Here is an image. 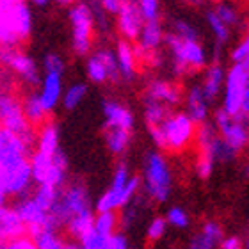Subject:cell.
<instances>
[{
	"label": "cell",
	"mask_w": 249,
	"mask_h": 249,
	"mask_svg": "<svg viewBox=\"0 0 249 249\" xmlns=\"http://www.w3.org/2000/svg\"><path fill=\"white\" fill-rule=\"evenodd\" d=\"M139 189L141 178L132 175L128 166L121 162L116 166L112 182L107 187V191L94 203V210L96 212H118L121 208H126L135 199Z\"/></svg>",
	"instance_id": "5"
},
{
	"label": "cell",
	"mask_w": 249,
	"mask_h": 249,
	"mask_svg": "<svg viewBox=\"0 0 249 249\" xmlns=\"http://www.w3.org/2000/svg\"><path fill=\"white\" fill-rule=\"evenodd\" d=\"M62 77L64 75H61V73H45L41 77V82H39L37 94H39L43 109L48 116L52 114L53 110L57 109V105L61 104L62 91H64Z\"/></svg>",
	"instance_id": "18"
},
{
	"label": "cell",
	"mask_w": 249,
	"mask_h": 249,
	"mask_svg": "<svg viewBox=\"0 0 249 249\" xmlns=\"http://www.w3.org/2000/svg\"><path fill=\"white\" fill-rule=\"evenodd\" d=\"M183 52H185L187 68L203 70L207 66V53L199 41H183Z\"/></svg>",
	"instance_id": "28"
},
{
	"label": "cell",
	"mask_w": 249,
	"mask_h": 249,
	"mask_svg": "<svg viewBox=\"0 0 249 249\" xmlns=\"http://www.w3.org/2000/svg\"><path fill=\"white\" fill-rule=\"evenodd\" d=\"M175 34H177L182 41H199V39H197V31L191 23H187L185 20L175 21Z\"/></svg>",
	"instance_id": "35"
},
{
	"label": "cell",
	"mask_w": 249,
	"mask_h": 249,
	"mask_svg": "<svg viewBox=\"0 0 249 249\" xmlns=\"http://www.w3.org/2000/svg\"><path fill=\"white\" fill-rule=\"evenodd\" d=\"M223 228L221 224L215 223V221H208V223L203 224L201 231L197 235L196 239L192 240L197 248L201 249H215L219 246V242L224 239L223 237Z\"/></svg>",
	"instance_id": "24"
},
{
	"label": "cell",
	"mask_w": 249,
	"mask_h": 249,
	"mask_svg": "<svg viewBox=\"0 0 249 249\" xmlns=\"http://www.w3.org/2000/svg\"><path fill=\"white\" fill-rule=\"evenodd\" d=\"M43 70H45V73H61V75H64L66 62H64V59L59 53L48 52L43 57Z\"/></svg>",
	"instance_id": "32"
},
{
	"label": "cell",
	"mask_w": 249,
	"mask_h": 249,
	"mask_svg": "<svg viewBox=\"0 0 249 249\" xmlns=\"http://www.w3.org/2000/svg\"><path fill=\"white\" fill-rule=\"evenodd\" d=\"M32 151L34 144L0 126V207H9L34 187Z\"/></svg>",
	"instance_id": "1"
},
{
	"label": "cell",
	"mask_w": 249,
	"mask_h": 249,
	"mask_svg": "<svg viewBox=\"0 0 249 249\" xmlns=\"http://www.w3.org/2000/svg\"><path fill=\"white\" fill-rule=\"evenodd\" d=\"M2 4H5V5H13V4H18V2H21V0H0Z\"/></svg>",
	"instance_id": "45"
},
{
	"label": "cell",
	"mask_w": 249,
	"mask_h": 249,
	"mask_svg": "<svg viewBox=\"0 0 249 249\" xmlns=\"http://www.w3.org/2000/svg\"><path fill=\"white\" fill-rule=\"evenodd\" d=\"M144 100H151V102L162 104L166 107H175L182 100V89L178 88L177 84L157 78L146 86Z\"/></svg>",
	"instance_id": "19"
},
{
	"label": "cell",
	"mask_w": 249,
	"mask_h": 249,
	"mask_svg": "<svg viewBox=\"0 0 249 249\" xmlns=\"http://www.w3.org/2000/svg\"><path fill=\"white\" fill-rule=\"evenodd\" d=\"M213 159L207 155H197V160H196V173L197 177L201 178V180H207V178L212 177L213 173Z\"/></svg>",
	"instance_id": "37"
},
{
	"label": "cell",
	"mask_w": 249,
	"mask_h": 249,
	"mask_svg": "<svg viewBox=\"0 0 249 249\" xmlns=\"http://www.w3.org/2000/svg\"><path fill=\"white\" fill-rule=\"evenodd\" d=\"M0 126L36 146V128L25 120L21 100L16 98L13 93H4L0 98Z\"/></svg>",
	"instance_id": "10"
},
{
	"label": "cell",
	"mask_w": 249,
	"mask_h": 249,
	"mask_svg": "<svg viewBox=\"0 0 249 249\" xmlns=\"http://www.w3.org/2000/svg\"><path fill=\"white\" fill-rule=\"evenodd\" d=\"M183 2H187V4H191V5H199V4H201V0H183Z\"/></svg>",
	"instance_id": "46"
},
{
	"label": "cell",
	"mask_w": 249,
	"mask_h": 249,
	"mask_svg": "<svg viewBox=\"0 0 249 249\" xmlns=\"http://www.w3.org/2000/svg\"><path fill=\"white\" fill-rule=\"evenodd\" d=\"M191 249H201V248H197L196 244H194V242H192V246H191Z\"/></svg>",
	"instance_id": "50"
},
{
	"label": "cell",
	"mask_w": 249,
	"mask_h": 249,
	"mask_svg": "<svg viewBox=\"0 0 249 249\" xmlns=\"http://www.w3.org/2000/svg\"><path fill=\"white\" fill-rule=\"evenodd\" d=\"M104 249H130L128 248V239L124 237V233L116 231V233L107 240V244H105Z\"/></svg>",
	"instance_id": "39"
},
{
	"label": "cell",
	"mask_w": 249,
	"mask_h": 249,
	"mask_svg": "<svg viewBox=\"0 0 249 249\" xmlns=\"http://www.w3.org/2000/svg\"><path fill=\"white\" fill-rule=\"evenodd\" d=\"M164 41L169 47V52L173 55V68L177 75H183L189 70L185 62V52H183V41L175 34V32H167L164 34Z\"/></svg>",
	"instance_id": "26"
},
{
	"label": "cell",
	"mask_w": 249,
	"mask_h": 249,
	"mask_svg": "<svg viewBox=\"0 0 249 249\" xmlns=\"http://www.w3.org/2000/svg\"><path fill=\"white\" fill-rule=\"evenodd\" d=\"M116 18H118V32L121 34V39L128 43L137 41L141 29L144 25L137 2L135 0H123Z\"/></svg>",
	"instance_id": "15"
},
{
	"label": "cell",
	"mask_w": 249,
	"mask_h": 249,
	"mask_svg": "<svg viewBox=\"0 0 249 249\" xmlns=\"http://www.w3.org/2000/svg\"><path fill=\"white\" fill-rule=\"evenodd\" d=\"M104 137H105V146H107V150H109L112 155L120 157L128 150L130 141H132V132L109 128V130H104Z\"/></svg>",
	"instance_id": "25"
},
{
	"label": "cell",
	"mask_w": 249,
	"mask_h": 249,
	"mask_svg": "<svg viewBox=\"0 0 249 249\" xmlns=\"http://www.w3.org/2000/svg\"><path fill=\"white\" fill-rule=\"evenodd\" d=\"M31 167L36 185L57 191L68 182V159L61 148L59 126L53 121H47L39 126L36 146L31 155Z\"/></svg>",
	"instance_id": "3"
},
{
	"label": "cell",
	"mask_w": 249,
	"mask_h": 249,
	"mask_svg": "<svg viewBox=\"0 0 249 249\" xmlns=\"http://www.w3.org/2000/svg\"><path fill=\"white\" fill-rule=\"evenodd\" d=\"M246 71H248V70H246ZM240 114L248 116V118H249V71H248V78H246L244 100H242V109H240Z\"/></svg>",
	"instance_id": "42"
},
{
	"label": "cell",
	"mask_w": 249,
	"mask_h": 249,
	"mask_svg": "<svg viewBox=\"0 0 249 249\" xmlns=\"http://www.w3.org/2000/svg\"><path fill=\"white\" fill-rule=\"evenodd\" d=\"M21 109H23L25 120L29 121V124L34 126V128L47 123L48 114L45 112V109H43L41 100H39L37 91H31L25 98L21 100Z\"/></svg>",
	"instance_id": "23"
},
{
	"label": "cell",
	"mask_w": 249,
	"mask_h": 249,
	"mask_svg": "<svg viewBox=\"0 0 249 249\" xmlns=\"http://www.w3.org/2000/svg\"><path fill=\"white\" fill-rule=\"evenodd\" d=\"M34 16L27 0L0 9V48L20 47L32 34Z\"/></svg>",
	"instance_id": "6"
},
{
	"label": "cell",
	"mask_w": 249,
	"mask_h": 249,
	"mask_svg": "<svg viewBox=\"0 0 249 249\" xmlns=\"http://www.w3.org/2000/svg\"><path fill=\"white\" fill-rule=\"evenodd\" d=\"M55 4H59V5H68V7H71V5H75V4H78L80 0H53Z\"/></svg>",
	"instance_id": "43"
},
{
	"label": "cell",
	"mask_w": 249,
	"mask_h": 249,
	"mask_svg": "<svg viewBox=\"0 0 249 249\" xmlns=\"http://www.w3.org/2000/svg\"><path fill=\"white\" fill-rule=\"evenodd\" d=\"M166 228H167L166 219H164V217H155L150 224H148L146 237H148V240L155 242V240H159V239H162V237H164V233H166Z\"/></svg>",
	"instance_id": "36"
},
{
	"label": "cell",
	"mask_w": 249,
	"mask_h": 249,
	"mask_svg": "<svg viewBox=\"0 0 249 249\" xmlns=\"http://www.w3.org/2000/svg\"><path fill=\"white\" fill-rule=\"evenodd\" d=\"M102 112H104V130L116 128L134 132L135 118L126 105L120 104L116 100L105 98L102 102Z\"/></svg>",
	"instance_id": "16"
},
{
	"label": "cell",
	"mask_w": 249,
	"mask_h": 249,
	"mask_svg": "<svg viewBox=\"0 0 249 249\" xmlns=\"http://www.w3.org/2000/svg\"><path fill=\"white\" fill-rule=\"evenodd\" d=\"M244 248H246V249H249V240H248V242H246V246H244Z\"/></svg>",
	"instance_id": "51"
},
{
	"label": "cell",
	"mask_w": 249,
	"mask_h": 249,
	"mask_svg": "<svg viewBox=\"0 0 249 249\" xmlns=\"http://www.w3.org/2000/svg\"><path fill=\"white\" fill-rule=\"evenodd\" d=\"M100 5H102V9L107 13V15H118V11L121 7V2L123 0H98Z\"/></svg>",
	"instance_id": "41"
},
{
	"label": "cell",
	"mask_w": 249,
	"mask_h": 249,
	"mask_svg": "<svg viewBox=\"0 0 249 249\" xmlns=\"http://www.w3.org/2000/svg\"><path fill=\"white\" fill-rule=\"evenodd\" d=\"M169 114H171L169 107L157 104V102H151V100H144V121L148 128L160 126Z\"/></svg>",
	"instance_id": "29"
},
{
	"label": "cell",
	"mask_w": 249,
	"mask_h": 249,
	"mask_svg": "<svg viewBox=\"0 0 249 249\" xmlns=\"http://www.w3.org/2000/svg\"><path fill=\"white\" fill-rule=\"evenodd\" d=\"M32 5H37V7H45L47 4H50L52 0H29Z\"/></svg>",
	"instance_id": "44"
},
{
	"label": "cell",
	"mask_w": 249,
	"mask_h": 249,
	"mask_svg": "<svg viewBox=\"0 0 249 249\" xmlns=\"http://www.w3.org/2000/svg\"><path fill=\"white\" fill-rule=\"evenodd\" d=\"M248 148H249V118H248Z\"/></svg>",
	"instance_id": "49"
},
{
	"label": "cell",
	"mask_w": 249,
	"mask_h": 249,
	"mask_svg": "<svg viewBox=\"0 0 249 249\" xmlns=\"http://www.w3.org/2000/svg\"><path fill=\"white\" fill-rule=\"evenodd\" d=\"M160 130L166 141V150L180 153L196 141L197 124L187 116V112H171L160 124Z\"/></svg>",
	"instance_id": "9"
},
{
	"label": "cell",
	"mask_w": 249,
	"mask_h": 249,
	"mask_svg": "<svg viewBox=\"0 0 249 249\" xmlns=\"http://www.w3.org/2000/svg\"><path fill=\"white\" fill-rule=\"evenodd\" d=\"M141 185L144 187V192L157 203H166L171 196L173 177L166 157L160 151H150L144 157V167H142V178Z\"/></svg>",
	"instance_id": "7"
},
{
	"label": "cell",
	"mask_w": 249,
	"mask_h": 249,
	"mask_svg": "<svg viewBox=\"0 0 249 249\" xmlns=\"http://www.w3.org/2000/svg\"><path fill=\"white\" fill-rule=\"evenodd\" d=\"M68 20L71 29V50L78 57H86L91 53L94 39V18L93 11L86 2H78L68 11Z\"/></svg>",
	"instance_id": "8"
},
{
	"label": "cell",
	"mask_w": 249,
	"mask_h": 249,
	"mask_svg": "<svg viewBox=\"0 0 249 249\" xmlns=\"http://www.w3.org/2000/svg\"><path fill=\"white\" fill-rule=\"evenodd\" d=\"M55 189L45 185L32 187L31 191L25 192L23 196L11 203L9 207L13 212L18 215L21 224L25 226V231L32 228H39L43 224H47L48 215H50V208H52L53 197H55Z\"/></svg>",
	"instance_id": "4"
},
{
	"label": "cell",
	"mask_w": 249,
	"mask_h": 249,
	"mask_svg": "<svg viewBox=\"0 0 249 249\" xmlns=\"http://www.w3.org/2000/svg\"><path fill=\"white\" fill-rule=\"evenodd\" d=\"M116 62H118V70H120V77L126 82H132L137 75V59L134 53V43H128L124 39H120L116 43Z\"/></svg>",
	"instance_id": "20"
},
{
	"label": "cell",
	"mask_w": 249,
	"mask_h": 249,
	"mask_svg": "<svg viewBox=\"0 0 249 249\" xmlns=\"http://www.w3.org/2000/svg\"><path fill=\"white\" fill-rule=\"evenodd\" d=\"M213 123L219 130V137L235 155L248 148V116L239 114L231 118L228 112L219 109L213 116Z\"/></svg>",
	"instance_id": "12"
},
{
	"label": "cell",
	"mask_w": 249,
	"mask_h": 249,
	"mask_svg": "<svg viewBox=\"0 0 249 249\" xmlns=\"http://www.w3.org/2000/svg\"><path fill=\"white\" fill-rule=\"evenodd\" d=\"M27 237L31 239L34 249H68V246L73 242V239L52 224H43L39 228L29 230Z\"/></svg>",
	"instance_id": "17"
},
{
	"label": "cell",
	"mask_w": 249,
	"mask_h": 249,
	"mask_svg": "<svg viewBox=\"0 0 249 249\" xmlns=\"http://www.w3.org/2000/svg\"><path fill=\"white\" fill-rule=\"evenodd\" d=\"M249 59V27H248V34H246L244 41L240 43L239 47L233 48L231 52V61L233 64H242Z\"/></svg>",
	"instance_id": "38"
},
{
	"label": "cell",
	"mask_w": 249,
	"mask_h": 249,
	"mask_svg": "<svg viewBox=\"0 0 249 249\" xmlns=\"http://www.w3.org/2000/svg\"><path fill=\"white\" fill-rule=\"evenodd\" d=\"M213 13L221 18V21H223L224 25L228 27H233L239 23V13H237V9L235 7H231L230 4H217V7L213 9Z\"/></svg>",
	"instance_id": "33"
},
{
	"label": "cell",
	"mask_w": 249,
	"mask_h": 249,
	"mask_svg": "<svg viewBox=\"0 0 249 249\" xmlns=\"http://www.w3.org/2000/svg\"><path fill=\"white\" fill-rule=\"evenodd\" d=\"M2 94H4V91H2V88H0V98H2Z\"/></svg>",
	"instance_id": "52"
},
{
	"label": "cell",
	"mask_w": 249,
	"mask_h": 249,
	"mask_svg": "<svg viewBox=\"0 0 249 249\" xmlns=\"http://www.w3.org/2000/svg\"><path fill=\"white\" fill-rule=\"evenodd\" d=\"M86 96H88V84L75 82L62 91L61 105L66 110H75L86 100Z\"/></svg>",
	"instance_id": "27"
},
{
	"label": "cell",
	"mask_w": 249,
	"mask_h": 249,
	"mask_svg": "<svg viewBox=\"0 0 249 249\" xmlns=\"http://www.w3.org/2000/svg\"><path fill=\"white\" fill-rule=\"evenodd\" d=\"M207 21H208V25H210V29H212V32L215 34V37H217L219 43H226V41H228L230 29L224 25L223 21H221V18H219V16L213 13V9L207 13Z\"/></svg>",
	"instance_id": "30"
},
{
	"label": "cell",
	"mask_w": 249,
	"mask_h": 249,
	"mask_svg": "<svg viewBox=\"0 0 249 249\" xmlns=\"http://www.w3.org/2000/svg\"><path fill=\"white\" fill-rule=\"evenodd\" d=\"M246 78H248V71L242 64H233L224 77V98L221 109L228 112L231 118L239 116L240 109H242Z\"/></svg>",
	"instance_id": "14"
},
{
	"label": "cell",
	"mask_w": 249,
	"mask_h": 249,
	"mask_svg": "<svg viewBox=\"0 0 249 249\" xmlns=\"http://www.w3.org/2000/svg\"><path fill=\"white\" fill-rule=\"evenodd\" d=\"M166 223L167 224H171V226H175V228H187L189 226V213L183 210V208H180V207H173V208H169L167 210V215L166 217Z\"/></svg>",
	"instance_id": "34"
},
{
	"label": "cell",
	"mask_w": 249,
	"mask_h": 249,
	"mask_svg": "<svg viewBox=\"0 0 249 249\" xmlns=\"http://www.w3.org/2000/svg\"><path fill=\"white\" fill-rule=\"evenodd\" d=\"M244 177H246V178H249V162L246 164V167H244Z\"/></svg>",
	"instance_id": "47"
},
{
	"label": "cell",
	"mask_w": 249,
	"mask_h": 249,
	"mask_svg": "<svg viewBox=\"0 0 249 249\" xmlns=\"http://www.w3.org/2000/svg\"><path fill=\"white\" fill-rule=\"evenodd\" d=\"M224 77H226V73H224L223 64L219 62V59H213V62L208 66L201 86V91L205 94L207 102H213L219 96V93H221V89L224 86Z\"/></svg>",
	"instance_id": "21"
},
{
	"label": "cell",
	"mask_w": 249,
	"mask_h": 249,
	"mask_svg": "<svg viewBox=\"0 0 249 249\" xmlns=\"http://www.w3.org/2000/svg\"><path fill=\"white\" fill-rule=\"evenodd\" d=\"M217 249H246V248H244V242H242L240 237L231 235V237H226V239L221 240Z\"/></svg>",
	"instance_id": "40"
},
{
	"label": "cell",
	"mask_w": 249,
	"mask_h": 249,
	"mask_svg": "<svg viewBox=\"0 0 249 249\" xmlns=\"http://www.w3.org/2000/svg\"><path fill=\"white\" fill-rule=\"evenodd\" d=\"M242 66H244L246 70H248V71H249V59H248V61H246V62H242Z\"/></svg>",
	"instance_id": "48"
},
{
	"label": "cell",
	"mask_w": 249,
	"mask_h": 249,
	"mask_svg": "<svg viewBox=\"0 0 249 249\" xmlns=\"http://www.w3.org/2000/svg\"><path fill=\"white\" fill-rule=\"evenodd\" d=\"M137 7H139L142 20L144 21H155L159 20V13H160V0H135Z\"/></svg>",
	"instance_id": "31"
},
{
	"label": "cell",
	"mask_w": 249,
	"mask_h": 249,
	"mask_svg": "<svg viewBox=\"0 0 249 249\" xmlns=\"http://www.w3.org/2000/svg\"><path fill=\"white\" fill-rule=\"evenodd\" d=\"M94 215L96 210L88 187L82 182H66L55 192L47 224H52L78 242L91 228Z\"/></svg>",
	"instance_id": "2"
},
{
	"label": "cell",
	"mask_w": 249,
	"mask_h": 249,
	"mask_svg": "<svg viewBox=\"0 0 249 249\" xmlns=\"http://www.w3.org/2000/svg\"><path fill=\"white\" fill-rule=\"evenodd\" d=\"M0 66H4L7 71L21 78L27 86L36 88L41 82V70L36 59L23 52L20 47L0 48Z\"/></svg>",
	"instance_id": "11"
},
{
	"label": "cell",
	"mask_w": 249,
	"mask_h": 249,
	"mask_svg": "<svg viewBox=\"0 0 249 249\" xmlns=\"http://www.w3.org/2000/svg\"><path fill=\"white\" fill-rule=\"evenodd\" d=\"M86 75L93 84L118 82L121 80L116 53L110 48H100L86 59Z\"/></svg>",
	"instance_id": "13"
},
{
	"label": "cell",
	"mask_w": 249,
	"mask_h": 249,
	"mask_svg": "<svg viewBox=\"0 0 249 249\" xmlns=\"http://www.w3.org/2000/svg\"><path fill=\"white\" fill-rule=\"evenodd\" d=\"M187 116L196 124L207 123L208 118V102L201 91V86H194L187 96Z\"/></svg>",
	"instance_id": "22"
}]
</instances>
